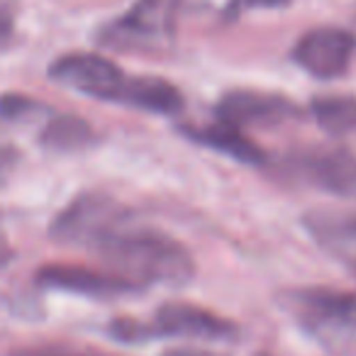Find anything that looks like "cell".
I'll list each match as a JSON object with an SVG mask.
<instances>
[{
    "mask_svg": "<svg viewBox=\"0 0 356 356\" xmlns=\"http://www.w3.org/2000/svg\"><path fill=\"white\" fill-rule=\"evenodd\" d=\"M90 252H95L113 273L137 286L181 288L195 276L191 252L166 232L137 227L132 220L105 234Z\"/></svg>",
    "mask_w": 356,
    "mask_h": 356,
    "instance_id": "6da1fadb",
    "label": "cell"
},
{
    "mask_svg": "<svg viewBox=\"0 0 356 356\" xmlns=\"http://www.w3.org/2000/svg\"><path fill=\"white\" fill-rule=\"evenodd\" d=\"M283 305L302 332L332 356H356V293L300 288L288 291Z\"/></svg>",
    "mask_w": 356,
    "mask_h": 356,
    "instance_id": "7a4b0ae2",
    "label": "cell"
},
{
    "mask_svg": "<svg viewBox=\"0 0 356 356\" xmlns=\"http://www.w3.org/2000/svg\"><path fill=\"white\" fill-rule=\"evenodd\" d=\"M184 0H137L124 15L110 20L95 40L110 49H156L176 30Z\"/></svg>",
    "mask_w": 356,
    "mask_h": 356,
    "instance_id": "3957f363",
    "label": "cell"
},
{
    "mask_svg": "<svg viewBox=\"0 0 356 356\" xmlns=\"http://www.w3.org/2000/svg\"><path fill=\"white\" fill-rule=\"evenodd\" d=\"M129 220H132V213L113 195L81 193L56 215L49 234L61 244L93 249L105 234Z\"/></svg>",
    "mask_w": 356,
    "mask_h": 356,
    "instance_id": "277c9868",
    "label": "cell"
},
{
    "mask_svg": "<svg viewBox=\"0 0 356 356\" xmlns=\"http://www.w3.org/2000/svg\"><path fill=\"white\" fill-rule=\"evenodd\" d=\"M49 79L86 98L120 103L129 76L108 56L66 54L49 66Z\"/></svg>",
    "mask_w": 356,
    "mask_h": 356,
    "instance_id": "5b68a950",
    "label": "cell"
},
{
    "mask_svg": "<svg viewBox=\"0 0 356 356\" xmlns=\"http://www.w3.org/2000/svg\"><path fill=\"white\" fill-rule=\"evenodd\" d=\"M356 54V37L341 27H315L293 47V61L320 81L339 79L349 71Z\"/></svg>",
    "mask_w": 356,
    "mask_h": 356,
    "instance_id": "8992f818",
    "label": "cell"
},
{
    "mask_svg": "<svg viewBox=\"0 0 356 356\" xmlns=\"http://www.w3.org/2000/svg\"><path fill=\"white\" fill-rule=\"evenodd\" d=\"M154 334L159 337H184V339L200 341H234L239 337V327L232 320L193 305V302L171 300L159 305L152 320Z\"/></svg>",
    "mask_w": 356,
    "mask_h": 356,
    "instance_id": "52a82bcc",
    "label": "cell"
},
{
    "mask_svg": "<svg viewBox=\"0 0 356 356\" xmlns=\"http://www.w3.org/2000/svg\"><path fill=\"white\" fill-rule=\"evenodd\" d=\"M37 283L49 291L74 293V296L95 298V300H115V298L144 291L142 286L113 271H98L79 264H47L37 271Z\"/></svg>",
    "mask_w": 356,
    "mask_h": 356,
    "instance_id": "ba28073f",
    "label": "cell"
},
{
    "mask_svg": "<svg viewBox=\"0 0 356 356\" xmlns=\"http://www.w3.org/2000/svg\"><path fill=\"white\" fill-rule=\"evenodd\" d=\"M220 122L232 127H249V124H278L296 118L298 108L288 98L276 93H261V90L237 88L227 90L215 105Z\"/></svg>",
    "mask_w": 356,
    "mask_h": 356,
    "instance_id": "9c48e42d",
    "label": "cell"
},
{
    "mask_svg": "<svg viewBox=\"0 0 356 356\" xmlns=\"http://www.w3.org/2000/svg\"><path fill=\"white\" fill-rule=\"evenodd\" d=\"M293 168L315 188L339 198H356V159L346 149H310L296 156Z\"/></svg>",
    "mask_w": 356,
    "mask_h": 356,
    "instance_id": "30bf717a",
    "label": "cell"
},
{
    "mask_svg": "<svg viewBox=\"0 0 356 356\" xmlns=\"http://www.w3.org/2000/svg\"><path fill=\"white\" fill-rule=\"evenodd\" d=\"M181 134L188 137L191 142L200 144L205 149H213L218 154L234 159L239 163H249V166H259L266 161V154L254 139H249L239 127H232L227 122H215L203 124V127H193V124H184Z\"/></svg>",
    "mask_w": 356,
    "mask_h": 356,
    "instance_id": "8fae6325",
    "label": "cell"
},
{
    "mask_svg": "<svg viewBox=\"0 0 356 356\" xmlns=\"http://www.w3.org/2000/svg\"><path fill=\"white\" fill-rule=\"evenodd\" d=\"M120 105L142 110V113L173 118V115L184 113L186 100L184 93L161 76H129Z\"/></svg>",
    "mask_w": 356,
    "mask_h": 356,
    "instance_id": "7c38bea8",
    "label": "cell"
},
{
    "mask_svg": "<svg viewBox=\"0 0 356 356\" xmlns=\"http://www.w3.org/2000/svg\"><path fill=\"white\" fill-rule=\"evenodd\" d=\"M40 144L54 154H76L95 144V129L76 115H54L42 127Z\"/></svg>",
    "mask_w": 356,
    "mask_h": 356,
    "instance_id": "4fadbf2b",
    "label": "cell"
},
{
    "mask_svg": "<svg viewBox=\"0 0 356 356\" xmlns=\"http://www.w3.org/2000/svg\"><path fill=\"white\" fill-rule=\"evenodd\" d=\"M305 227L325 247H356V210H315L305 218Z\"/></svg>",
    "mask_w": 356,
    "mask_h": 356,
    "instance_id": "5bb4252c",
    "label": "cell"
},
{
    "mask_svg": "<svg viewBox=\"0 0 356 356\" xmlns=\"http://www.w3.org/2000/svg\"><path fill=\"white\" fill-rule=\"evenodd\" d=\"M317 124L330 134H346L356 129V98L349 95H322L312 100Z\"/></svg>",
    "mask_w": 356,
    "mask_h": 356,
    "instance_id": "9a60e30c",
    "label": "cell"
},
{
    "mask_svg": "<svg viewBox=\"0 0 356 356\" xmlns=\"http://www.w3.org/2000/svg\"><path fill=\"white\" fill-rule=\"evenodd\" d=\"M108 334L113 339L122 341V344H147V341L156 339L152 322L134 320V317H115V320H110Z\"/></svg>",
    "mask_w": 356,
    "mask_h": 356,
    "instance_id": "2e32d148",
    "label": "cell"
},
{
    "mask_svg": "<svg viewBox=\"0 0 356 356\" xmlns=\"http://www.w3.org/2000/svg\"><path fill=\"white\" fill-rule=\"evenodd\" d=\"M44 105L32 100L30 95L22 93H6L0 95V118L10 120V122H27V120L37 118V113H42Z\"/></svg>",
    "mask_w": 356,
    "mask_h": 356,
    "instance_id": "e0dca14e",
    "label": "cell"
},
{
    "mask_svg": "<svg viewBox=\"0 0 356 356\" xmlns=\"http://www.w3.org/2000/svg\"><path fill=\"white\" fill-rule=\"evenodd\" d=\"M10 356H113L100 349H86V346L71 344H37V346H20L10 351Z\"/></svg>",
    "mask_w": 356,
    "mask_h": 356,
    "instance_id": "ac0fdd59",
    "label": "cell"
},
{
    "mask_svg": "<svg viewBox=\"0 0 356 356\" xmlns=\"http://www.w3.org/2000/svg\"><path fill=\"white\" fill-rule=\"evenodd\" d=\"M15 163H17V152L10 147H0V186L6 184L10 173L15 171Z\"/></svg>",
    "mask_w": 356,
    "mask_h": 356,
    "instance_id": "d6986e66",
    "label": "cell"
},
{
    "mask_svg": "<svg viewBox=\"0 0 356 356\" xmlns=\"http://www.w3.org/2000/svg\"><path fill=\"white\" fill-rule=\"evenodd\" d=\"M13 35H15V17L6 3H0V44H6Z\"/></svg>",
    "mask_w": 356,
    "mask_h": 356,
    "instance_id": "ffe728a7",
    "label": "cell"
},
{
    "mask_svg": "<svg viewBox=\"0 0 356 356\" xmlns=\"http://www.w3.org/2000/svg\"><path fill=\"white\" fill-rule=\"evenodd\" d=\"M161 356H222V354H215V351H205V349H191V346H181V349L163 351Z\"/></svg>",
    "mask_w": 356,
    "mask_h": 356,
    "instance_id": "44dd1931",
    "label": "cell"
},
{
    "mask_svg": "<svg viewBox=\"0 0 356 356\" xmlns=\"http://www.w3.org/2000/svg\"><path fill=\"white\" fill-rule=\"evenodd\" d=\"M244 8H283L288 0H239Z\"/></svg>",
    "mask_w": 356,
    "mask_h": 356,
    "instance_id": "7402d4cb",
    "label": "cell"
},
{
    "mask_svg": "<svg viewBox=\"0 0 356 356\" xmlns=\"http://www.w3.org/2000/svg\"><path fill=\"white\" fill-rule=\"evenodd\" d=\"M13 259V249L8 247V242L3 237H0V266H3V264H8Z\"/></svg>",
    "mask_w": 356,
    "mask_h": 356,
    "instance_id": "603a6c76",
    "label": "cell"
},
{
    "mask_svg": "<svg viewBox=\"0 0 356 356\" xmlns=\"http://www.w3.org/2000/svg\"><path fill=\"white\" fill-rule=\"evenodd\" d=\"M354 273H356V264H354Z\"/></svg>",
    "mask_w": 356,
    "mask_h": 356,
    "instance_id": "cb8c5ba5",
    "label": "cell"
},
{
    "mask_svg": "<svg viewBox=\"0 0 356 356\" xmlns=\"http://www.w3.org/2000/svg\"><path fill=\"white\" fill-rule=\"evenodd\" d=\"M259 356H268V354H259Z\"/></svg>",
    "mask_w": 356,
    "mask_h": 356,
    "instance_id": "d4e9b609",
    "label": "cell"
}]
</instances>
